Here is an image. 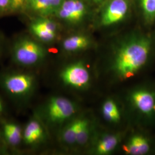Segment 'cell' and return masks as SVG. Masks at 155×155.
I'll use <instances>...</instances> for the list:
<instances>
[{
    "label": "cell",
    "mask_w": 155,
    "mask_h": 155,
    "mask_svg": "<svg viewBox=\"0 0 155 155\" xmlns=\"http://www.w3.org/2000/svg\"><path fill=\"white\" fill-rule=\"evenodd\" d=\"M27 32L40 42L48 45L57 39L58 25L48 17H29Z\"/></svg>",
    "instance_id": "8"
},
{
    "label": "cell",
    "mask_w": 155,
    "mask_h": 155,
    "mask_svg": "<svg viewBox=\"0 0 155 155\" xmlns=\"http://www.w3.org/2000/svg\"><path fill=\"white\" fill-rule=\"evenodd\" d=\"M64 0H28L24 13L29 17L54 15Z\"/></svg>",
    "instance_id": "10"
},
{
    "label": "cell",
    "mask_w": 155,
    "mask_h": 155,
    "mask_svg": "<svg viewBox=\"0 0 155 155\" xmlns=\"http://www.w3.org/2000/svg\"><path fill=\"white\" fill-rule=\"evenodd\" d=\"M90 124L89 121L81 118V122L78 131L76 145L82 146L87 143L90 136Z\"/></svg>",
    "instance_id": "18"
},
{
    "label": "cell",
    "mask_w": 155,
    "mask_h": 155,
    "mask_svg": "<svg viewBox=\"0 0 155 155\" xmlns=\"http://www.w3.org/2000/svg\"><path fill=\"white\" fill-rule=\"evenodd\" d=\"M154 112H155V107H154Z\"/></svg>",
    "instance_id": "26"
},
{
    "label": "cell",
    "mask_w": 155,
    "mask_h": 155,
    "mask_svg": "<svg viewBox=\"0 0 155 155\" xmlns=\"http://www.w3.org/2000/svg\"><path fill=\"white\" fill-rule=\"evenodd\" d=\"M140 4L147 21L153 22L155 20V0H140Z\"/></svg>",
    "instance_id": "19"
},
{
    "label": "cell",
    "mask_w": 155,
    "mask_h": 155,
    "mask_svg": "<svg viewBox=\"0 0 155 155\" xmlns=\"http://www.w3.org/2000/svg\"><path fill=\"white\" fill-rule=\"evenodd\" d=\"M104 117L108 121L113 123L119 122L121 119V113L116 102L113 100H107L102 107Z\"/></svg>",
    "instance_id": "17"
},
{
    "label": "cell",
    "mask_w": 155,
    "mask_h": 155,
    "mask_svg": "<svg viewBox=\"0 0 155 155\" xmlns=\"http://www.w3.org/2000/svg\"><path fill=\"white\" fill-rule=\"evenodd\" d=\"M128 10L127 0H112L107 6L101 17V24L109 26L121 21Z\"/></svg>",
    "instance_id": "11"
},
{
    "label": "cell",
    "mask_w": 155,
    "mask_h": 155,
    "mask_svg": "<svg viewBox=\"0 0 155 155\" xmlns=\"http://www.w3.org/2000/svg\"><path fill=\"white\" fill-rule=\"evenodd\" d=\"M9 116V110L7 103L3 95L0 93V120Z\"/></svg>",
    "instance_id": "21"
},
{
    "label": "cell",
    "mask_w": 155,
    "mask_h": 155,
    "mask_svg": "<svg viewBox=\"0 0 155 155\" xmlns=\"http://www.w3.org/2000/svg\"><path fill=\"white\" fill-rule=\"evenodd\" d=\"M38 86L37 71L13 66L0 70V90L17 109L31 105Z\"/></svg>",
    "instance_id": "1"
},
{
    "label": "cell",
    "mask_w": 155,
    "mask_h": 155,
    "mask_svg": "<svg viewBox=\"0 0 155 155\" xmlns=\"http://www.w3.org/2000/svg\"><path fill=\"white\" fill-rule=\"evenodd\" d=\"M130 100L136 109L147 116L153 114L155 94L146 89H137L130 94Z\"/></svg>",
    "instance_id": "12"
},
{
    "label": "cell",
    "mask_w": 155,
    "mask_h": 155,
    "mask_svg": "<svg viewBox=\"0 0 155 155\" xmlns=\"http://www.w3.org/2000/svg\"><path fill=\"white\" fill-rule=\"evenodd\" d=\"M10 155V153L7 149L5 144L4 143L2 140L0 136V155Z\"/></svg>",
    "instance_id": "24"
},
{
    "label": "cell",
    "mask_w": 155,
    "mask_h": 155,
    "mask_svg": "<svg viewBox=\"0 0 155 155\" xmlns=\"http://www.w3.org/2000/svg\"><path fill=\"white\" fill-rule=\"evenodd\" d=\"M120 142L118 135H106L98 141L95 148V152L98 155H107L116 149Z\"/></svg>",
    "instance_id": "16"
},
{
    "label": "cell",
    "mask_w": 155,
    "mask_h": 155,
    "mask_svg": "<svg viewBox=\"0 0 155 155\" xmlns=\"http://www.w3.org/2000/svg\"><path fill=\"white\" fill-rule=\"evenodd\" d=\"M124 150L129 155H143L147 153L150 150L148 140L142 135H134L132 136Z\"/></svg>",
    "instance_id": "15"
},
{
    "label": "cell",
    "mask_w": 155,
    "mask_h": 155,
    "mask_svg": "<svg viewBox=\"0 0 155 155\" xmlns=\"http://www.w3.org/2000/svg\"><path fill=\"white\" fill-rule=\"evenodd\" d=\"M150 46V38L144 36L133 37L122 44L112 64L117 77L123 81L134 77L148 61Z\"/></svg>",
    "instance_id": "2"
},
{
    "label": "cell",
    "mask_w": 155,
    "mask_h": 155,
    "mask_svg": "<svg viewBox=\"0 0 155 155\" xmlns=\"http://www.w3.org/2000/svg\"><path fill=\"white\" fill-rule=\"evenodd\" d=\"M77 110L76 104L66 97L55 95L36 107L32 113L39 117L48 129L61 128L74 118Z\"/></svg>",
    "instance_id": "4"
},
{
    "label": "cell",
    "mask_w": 155,
    "mask_h": 155,
    "mask_svg": "<svg viewBox=\"0 0 155 155\" xmlns=\"http://www.w3.org/2000/svg\"><path fill=\"white\" fill-rule=\"evenodd\" d=\"M48 128L33 113L23 125V153L36 152L47 143L48 140Z\"/></svg>",
    "instance_id": "5"
},
{
    "label": "cell",
    "mask_w": 155,
    "mask_h": 155,
    "mask_svg": "<svg viewBox=\"0 0 155 155\" xmlns=\"http://www.w3.org/2000/svg\"><path fill=\"white\" fill-rule=\"evenodd\" d=\"M10 0H0V17L9 15Z\"/></svg>",
    "instance_id": "22"
},
{
    "label": "cell",
    "mask_w": 155,
    "mask_h": 155,
    "mask_svg": "<svg viewBox=\"0 0 155 155\" xmlns=\"http://www.w3.org/2000/svg\"><path fill=\"white\" fill-rule=\"evenodd\" d=\"M23 125L11 117L0 120V136L10 155H21Z\"/></svg>",
    "instance_id": "6"
},
{
    "label": "cell",
    "mask_w": 155,
    "mask_h": 155,
    "mask_svg": "<svg viewBox=\"0 0 155 155\" xmlns=\"http://www.w3.org/2000/svg\"><path fill=\"white\" fill-rule=\"evenodd\" d=\"M86 11V6L82 1L64 0L54 15L64 22L75 24L82 19Z\"/></svg>",
    "instance_id": "9"
},
{
    "label": "cell",
    "mask_w": 155,
    "mask_h": 155,
    "mask_svg": "<svg viewBox=\"0 0 155 155\" xmlns=\"http://www.w3.org/2000/svg\"><path fill=\"white\" fill-rule=\"evenodd\" d=\"M8 48L13 66L33 71H37L44 64L47 55L45 45L28 32L15 36Z\"/></svg>",
    "instance_id": "3"
},
{
    "label": "cell",
    "mask_w": 155,
    "mask_h": 155,
    "mask_svg": "<svg viewBox=\"0 0 155 155\" xmlns=\"http://www.w3.org/2000/svg\"><path fill=\"white\" fill-rule=\"evenodd\" d=\"M90 44L89 39L82 35H71L61 41L62 51L67 54H72L87 48Z\"/></svg>",
    "instance_id": "14"
},
{
    "label": "cell",
    "mask_w": 155,
    "mask_h": 155,
    "mask_svg": "<svg viewBox=\"0 0 155 155\" xmlns=\"http://www.w3.org/2000/svg\"><path fill=\"white\" fill-rule=\"evenodd\" d=\"M93 1L96 3H100V2H101L103 0H93Z\"/></svg>",
    "instance_id": "25"
},
{
    "label": "cell",
    "mask_w": 155,
    "mask_h": 155,
    "mask_svg": "<svg viewBox=\"0 0 155 155\" xmlns=\"http://www.w3.org/2000/svg\"><path fill=\"white\" fill-rule=\"evenodd\" d=\"M28 0H10L9 15L24 13Z\"/></svg>",
    "instance_id": "20"
},
{
    "label": "cell",
    "mask_w": 155,
    "mask_h": 155,
    "mask_svg": "<svg viewBox=\"0 0 155 155\" xmlns=\"http://www.w3.org/2000/svg\"><path fill=\"white\" fill-rule=\"evenodd\" d=\"M7 46V41L5 35L0 31V59L4 55Z\"/></svg>",
    "instance_id": "23"
},
{
    "label": "cell",
    "mask_w": 155,
    "mask_h": 155,
    "mask_svg": "<svg viewBox=\"0 0 155 155\" xmlns=\"http://www.w3.org/2000/svg\"><path fill=\"white\" fill-rule=\"evenodd\" d=\"M80 122L81 118H72L59 129V138L61 144L67 147L76 145Z\"/></svg>",
    "instance_id": "13"
},
{
    "label": "cell",
    "mask_w": 155,
    "mask_h": 155,
    "mask_svg": "<svg viewBox=\"0 0 155 155\" xmlns=\"http://www.w3.org/2000/svg\"><path fill=\"white\" fill-rule=\"evenodd\" d=\"M58 78L64 87L80 89L89 84L90 75L88 69L82 61H75L63 67L58 73Z\"/></svg>",
    "instance_id": "7"
}]
</instances>
